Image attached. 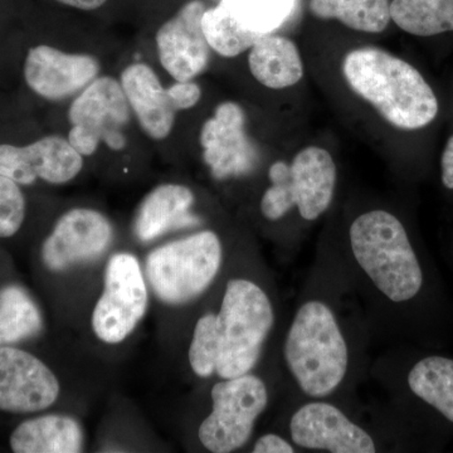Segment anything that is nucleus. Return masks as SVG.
<instances>
[{"instance_id": "f257e3e1", "label": "nucleus", "mask_w": 453, "mask_h": 453, "mask_svg": "<svg viewBox=\"0 0 453 453\" xmlns=\"http://www.w3.org/2000/svg\"><path fill=\"white\" fill-rule=\"evenodd\" d=\"M273 303L249 280L226 283L219 314L203 315L195 327L189 363L198 377L217 372L223 380L249 374L273 326Z\"/></svg>"}, {"instance_id": "f03ea898", "label": "nucleus", "mask_w": 453, "mask_h": 453, "mask_svg": "<svg viewBox=\"0 0 453 453\" xmlns=\"http://www.w3.org/2000/svg\"><path fill=\"white\" fill-rule=\"evenodd\" d=\"M342 74L351 91L401 130H418L436 119L434 89L412 65L377 47L350 50Z\"/></svg>"}, {"instance_id": "7ed1b4c3", "label": "nucleus", "mask_w": 453, "mask_h": 453, "mask_svg": "<svg viewBox=\"0 0 453 453\" xmlns=\"http://www.w3.org/2000/svg\"><path fill=\"white\" fill-rule=\"evenodd\" d=\"M283 353L295 380L310 396L329 395L347 374V342L332 310L320 301L301 306L288 330Z\"/></svg>"}, {"instance_id": "20e7f679", "label": "nucleus", "mask_w": 453, "mask_h": 453, "mask_svg": "<svg viewBox=\"0 0 453 453\" xmlns=\"http://www.w3.org/2000/svg\"><path fill=\"white\" fill-rule=\"evenodd\" d=\"M350 243L360 267L389 300L413 299L423 273L403 225L386 211L362 214L350 226Z\"/></svg>"}, {"instance_id": "39448f33", "label": "nucleus", "mask_w": 453, "mask_h": 453, "mask_svg": "<svg viewBox=\"0 0 453 453\" xmlns=\"http://www.w3.org/2000/svg\"><path fill=\"white\" fill-rule=\"evenodd\" d=\"M271 187L262 196L261 211L268 220H279L296 207L306 220L318 219L332 204L336 165L329 151L308 146L291 164L276 162L268 170Z\"/></svg>"}, {"instance_id": "423d86ee", "label": "nucleus", "mask_w": 453, "mask_h": 453, "mask_svg": "<svg viewBox=\"0 0 453 453\" xmlns=\"http://www.w3.org/2000/svg\"><path fill=\"white\" fill-rule=\"evenodd\" d=\"M222 265V243L211 231L173 241L146 258V276L160 300L180 305L210 288Z\"/></svg>"}, {"instance_id": "0eeeda50", "label": "nucleus", "mask_w": 453, "mask_h": 453, "mask_svg": "<svg viewBox=\"0 0 453 453\" xmlns=\"http://www.w3.org/2000/svg\"><path fill=\"white\" fill-rule=\"evenodd\" d=\"M130 111L120 81L110 76L97 77L68 109V142L82 157L94 155L101 144L113 151L124 150Z\"/></svg>"}, {"instance_id": "6e6552de", "label": "nucleus", "mask_w": 453, "mask_h": 453, "mask_svg": "<svg viewBox=\"0 0 453 453\" xmlns=\"http://www.w3.org/2000/svg\"><path fill=\"white\" fill-rule=\"evenodd\" d=\"M211 402L213 411L199 427V440L208 451L229 453L249 442L268 393L258 377L244 374L214 384Z\"/></svg>"}, {"instance_id": "1a4fd4ad", "label": "nucleus", "mask_w": 453, "mask_h": 453, "mask_svg": "<svg viewBox=\"0 0 453 453\" xmlns=\"http://www.w3.org/2000/svg\"><path fill=\"white\" fill-rule=\"evenodd\" d=\"M148 288L135 256L116 253L107 264L105 288L92 312L101 342L119 344L138 326L148 309Z\"/></svg>"}, {"instance_id": "9d476101", "label": "nucleus", "mask_w": 453, "mask_h": 453, "mask_svg": "<svg viewBox=\"0 0 453 453\" xmlns=\"http://www.w3.org/2000/svg\"><path fill=\"white\" fill-rule=\"evenodd\" d=\"M112 226L100 211L76 208L57 220L42 246V259L50 271L68 270L100 257L112 242Z\"/></svg>"}, {"instance_id": "9b49d317", "label": "nucleus", "mask_w": 453, "mask_h": 453, "mask_svg": "<svg viewBox=\"0 0 453 453\" xmlns=\"http://www.w3.org/2000/svg\"><path fill=\"white\" fill-rule=\"evenodd\" d=\"M82 166V155L62 136H44L26 146L0 144V175L19 186H31L37 179L50 184L68 183Z\"/></svg>"}, {"instance_id": "f8f14e48", "label": "nucleus", "mask_w": 453, "mask_h": 453, "mask_svg": "<svg viewBox=\"0 0 453 453\" xmlns=\"http://www.w3.org/2000/svg\"><path fill=\"white\" fill-rule=\"evenodd\" d=\"M58 395V380L41 359L22 349L0 347V411L40 412Z\"/></svg>"}, {"instance_id": "ddd939ff", "label": "nucleus", "mask_w": 453, "mask_h": 453, "mask_svg": "<svg viewBox=\"0 0 453 453\" xmlns=\"http://www.w3.org/2000/svg\"><path fill=\"white\" fill-rule=\"evenodd\" d=\"M205 9L202 0H190L157 33L160 64L175 81H193L210 65L211 50L202 28Z\"/></svg>"}, {"instance_id": "4468645a", "label": "nucleus", "mask_w": 453, "mask_h": 453, "mask_svg": "<svg viewBox=\"0 0 453 453\" xmlns=\"http://www.w3.org/2000/svg\"><path fill=\"white\" fill-rule=\"evenodd\" d=\"M203 159L217 179L246 174L255 163V150L246 134V113L234 101L219 104L201 130Z\"/></svg>"}, {"instance_id": "2eb2a0df", "label": "nucleus", "mask_w": 453, "mask_h": 453, "mask_svg": "<svg viewBox=\"0 0 453 453\" xmlns=\"http://www.w3.org/2000/svg\"><path fill=\"white\" fill-rule=\"evenodd\" d=\"M100 70L95 57L40 44L26 57L25 80L38 96L61 101L83 91L97 79Z\"/></svg>"}, {"instance_id": "dca6fc26", "label": "nucleus", "mask_w": 453, "mask_h": 453, "mask_svg": "<svg viewBox=\"0 0 453 453\" xmlns=\"http://www.w3.org/2000/svg\"><path fill=\"white\" fill-rule=\"evenodd\" d=\"M292 441L303 449L333 453H374L372 438L335 405L312 402L292 416Z\"/></svg>"}, {"instance_id": "f3484780", "label": "nucleus", "mask_w": 453, "mask_h": 453, "mask_svg": "<svg viewBox=\"0 0 453 453\" xmlns=\"http://www.w3.org/2000/svg\"><path fill=\"white\" fill-rule=\"evenodd\" d=\"M121 88L142 131L154 140L172 134L178 110L169 88H164L150 65L133 64L122 71Z\"/></svg>"}, {"instance_id": "a211bd4d", "label": "nucleus", "mask_w": 453, "mask_h": 453, "mask_svg": "<svg viewBox=\"0 0 453 453\" xmlns=\"http://www.w3.org/2000/svg\"><path fill=\"white\" fill-rule=\"evenodd\" d=\"M195 204L192 190L180 184H163L145 196L136 214V237L142 242H150L175 228L193 226L199 222L190 213Z\"/></svg>"}, {"instance_id": "6ab92c4d", "label": "nucleus", "mask_w": 453, "mask_h": 453, "mask_svg": "<svg viewBox=\"0 0 453 453\" xmlns=\"http://www.w3.org/2000/svg\"><path fill=\"white\" fill-rule=\"evenodd\" d=\"M252 76L265 88L282 89L303 79V58L296 44L282 35H265L249 50Z\"/></svg>"}, {"instance_id": "aec40b11", "label": "nucleus", "mask_w": 453, "mask_h": 453, "mask_svg": "<svg viewBox=\"0 0 453 453\" xmlns=\"http://www.w3.org/2000/svg\"><path fill=\"white\" fill-rule=\"evenodd\" d=\"M16 453H79L83 434L73 417L49 414L20 423L9 438Z\"/></svg>"}, {"instance_id": "412c9836", "label": "nucleus", "mask_w": 453, "mask_h": 453, "mask_svg": "<svg viewBox=\"0 0 453 453\" xmlns=\"http://www.w3.org/2000/svg\"><path fill=\"white\" fill-rule=\"evenodd\" d=\"M310 12L319 19L339 20L363 33L386 31L390 20L389 0H310Z\"/></svg>"}, {"instance_id": "4be33fe9", "label": "nucleus", "mask_w": 453, "mask_h": 453, "mask_svg": "<svg viewBox=\"0 0 453 453\" xmlns=\"http://www.w3.org/2000/svg\"><path fill=\"white\" fill-rule=\"evenodd\" d=\"M390 19L418 37L453 32V0H389Z\"/></svg>"}, {"instance_id": "5701e85b", "label": "nucleus", "mask_w": 453, "mask_h": 453, "mask_svg": "<svg viewBox=\"0 0 453 453\" xmlns=\"http://www.w3.org/2000/svg\"><path fill=\"white\" fill-rule=\"evenodd\" d=\"M414 395L440 411L453 423V360L428 357L417 363L408 375Z\"/></svg>"}, {"instance_id": "b1692460", "label": "nucleus", "mask_w": 453, "mask_h": 453, "mask_svg": "<svg viewBox=\"0 0 453 453\" xmlns=\"http://www.w3.org/2000/svg\"><path fill=\"white\" fill-rule=\"evenodd\" d=\"M42 316L35 301L19 286L0 290V347L37 335Z\"/></svg>"}, {"instance_id": "393cba45", "label": "nucleus", "mask_w": 453, "mask_h": 453, "mask_svg": "<svg viewBox=\"0 0 453 453\" xmlns=\"http://www.w3.org/2000/svg\"><path fill=\"white\" fill-rule=\"evenodd\" d=\"M202 28L211 50L226 58L242 55L262 37L244 29L222 0L216 7L205 9Z\"/></svg>"}, {"instance_id": "a878e982", "label": "nucleus", "mask_w": 453, "mask_h": 453, "mask_svg": "<svg viewBox=\"0 0 453 453\" xmlns=\"http://www.w3.org/2000/svg\"><path fill=\"white\" fill-rule=\"evenodd\" d=\"M247 31L270 35L290 17L294 0H222Z\"/></svg>"}, {"instance_id": "bb28decb", "label": "nucleus", "mask_w": 453, "mask_h": 453, "mask_svg": "<svg viewBox=\"0 0 453 453\" xmlns=\"http://www.w3.org/2000/svg\"><path fill=\"white\" fill-rule=\"evenodd\" d=\"M26 219V199L19 184L0 175V238L12 237Z\"/></svg>"}, {"instance_id": "cd10ccee", "label": "nucleus", "mask_w": 453, "mask_h": 453, "mask_svg": "<svg viewBox=\"0 0 453 453\" xmlns=\"http://www.w3.org/2000/svg\"><path fill=\"white\" fill-rule=\"evenodd\" d=\"M169 91L178 111L192 109L202 98V88L193 81H175L174 85L170 86Z\"/></svg>"}, {"instance_id": "c85d7f7f", "label": "nucleus", "mask_w": 453, "mask_h": 453, "mask_svg": "<svg viewBox=\"0 0 453 453\" xmlns=\"http://www.w3.org/2000/svg\"><path fill=\"white\" fill-rule=\"evenodd\" d=\"M253 453H294L290 443L277 434H265L258 438L252 449Z\"/></svg>"}, {"instance_id": "c756f323", "label": "nucleus", "mask_w": 453, "mask_h": 453, "mask_svg": "<svg viewBox=\"0 0 453 453\" xmlns=\"http://www.w3.org/2000/svg\"><path fill=\"white\" fill-rule=\"evenodd\" d=\"M441 168H442L443 184L449 189H453V136L449 139L443 150Z\"/></svg>"}, {"instance_id": "7c9ffc66", "label": "nucleus", "mask_w": 453, "mask_h": 453, "mask_svg": "<svg viewBox=\"0 0 453 453\" xmlns=\"http://www.w3.org/2000/svg\"><path fill=\"white\" fill-rule=\"evenodd\" d=\"M56 2L62 3V4L68 5L81 11H95L103 7L107 0H56Z\"/></svg>"}]
</instances>
